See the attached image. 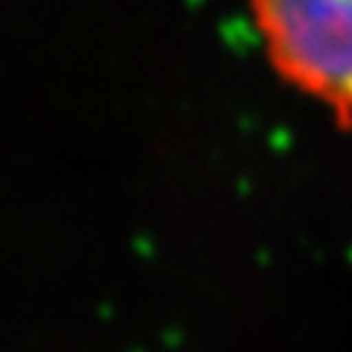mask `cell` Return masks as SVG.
<instances>
[{"label": "cell", "instance_id": "cell-1", "mask_svg": "<svg viewBox=\"0 0 352 352\" xmlns=\"http://www.w3.org/2000/svg\"><path fill=\"white\" fill-rule=\"evenodd\" d=\"M273 76L352 132V0H247Z\"/></svg>", "mask_w": 352, "mask_h": 352}]
</instances>
